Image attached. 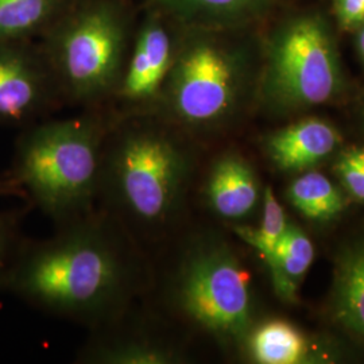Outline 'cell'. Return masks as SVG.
Instances as JSON below:
<instances>
[{"mask_svg":"<svg viewBox=\"0 0 364 364\" xmlns=\"http://www.w3.org/2000/svg\"><path fill=\"white\" fill-rule=\"evenodd\" d=\"M50 239L28 248L3 282L30 304L82 324H112L147 282L132 235L107 212L60 224Z\"/></svg>","mask_w":364,"mask_h":364,"instance_id":"obj_1","label":"cell"},{"mask_svg":"<svg viewBox=\"0 0 364 364\" xmlns=\"http://www.w3.org/2000/svg\"><path fill=\"white\" fill-rule=\"evenodd\" d=\"M193 173V151L177 134L130 129L105 139L99 198L130 234L159 236L178 219Z\"/></svg>","mask_w":364,"mask_h":364,"instance_id":"obj_2","label":"cell"},{"mask_svg":"<svg viewBox=\"0 0 364 364\" xmlns=\"http://www.w3.org/2000/svg\"><path fill=\"white\" fill-rule=\"evenodd\" d=\"M164 299L180 321L224 347H243L255 326L250 275L219 235H197L183 245L165 279Z\"/></svg>","mask_w":364,"mask_h":364,"instance_id":"obj_3","label":"cell"},{"mask_svg":"<svg viewBox=\"0 0 364 364\" xmlns=\"http://www.w3.org/2000/svg\"><path fill=\"white\" fill-rule=\"evenodd\" d=\"M348 82L338 39L324 14H289L266 39L255 100L275 117H294L338 100Z\"/></svg>","mask_w":364,"mask_h":364,"instance_id":"obj_4","label":"cell"},{"mask_svg":"<svg viewBox=\"0 0 364 364\" xmlns=\"http://www.w3.org/2000/svg\"><path fill=\"white\" fill-rule=\"evenodd\" d=\"M105 144L93 119L41 126L18 147L14 181L60 224L82 218L99 198Z\"/></svg>","mask_w":364,"mask_h":364,"instance_id":"obj_5","label":"cell"},{"mask_svg":"<svg viewBox=\"0 0 364 364\" xmlns=\"http://www.w3.org/2000/svg\"><path fill=\"white\" fill-rule=\"evenodd\" d=\"M259 66L247 49L227 39H191L173 58L162 87L165 111L186 131L224 130L255 97Z\"/></svg>","mask_w":364,"mask_h":364,"instance_id":"obj_6","label":"cell"},{"mask_svg":"<svg viewBox=\"0 0 364 364\" xmlns=\"http://www.w3.org/2000/svg\"><path fill=\"white\" fill-rule=\"evenodd\" d=\"M122 36L117 21L105 11L81 18L64 37L58 68L72 93L80 99L103 95L120 70Z\"/></svg>","mask_w":364,"mask_h":364,"instance_id":"obj_7","label":"cell"},{"mask_svg":"<svg viewBox=\"0 0 364 364\" xmlns=\"http://www.w3.org/2000/svg\"><path fill=\"white\" fill-rule=\"evenodd\" d=\"M341 142L333 124L321 117H308L267 134L262 147L277 169L306 171L332 156Z\"/></svg>","mask_w":364,"mask_h":364,"instance_id":"obj_8","label":"cell"},{"mask_svg":"<svg viewBox=\"0 0 364 364\" xmlns=\"http://www.w3.org/2000/svg\"><path fill=\"white\" fill-rule=\"evenodd\" d=\"M204 196L218 218L242 223L254 213L262 197L258 174L239 151H224L209 168Z\"/></svg>","mask_w":364,"mask_h":364,"instance_id":"obj_9","label":"cell"},{"mask_svg":"<svg viewBox=\"0 0 364 364\" xmlns=\"http://www.w3.org/2000/svg\"><path fill=\"white\" fill-rule=\"evenodd\" d=\"M328 308L335 324L364 341V231L338 250Z\"/></svg>","mask_w":364,"mask_h":364,"instance_id":"obj_10","label":"cell"},{"mask_svg":"<svg viewBox=\"0 0 364 364\" xmlns=\"http://www.w3.org/2000/svg\"><path fill=\"white\" fill-rule=\"evenodd\" d=\"M80 360L92 364H180L186 356L169 338L147 332H124L92 340Z\"/></svg>","mask_w":364,"mask_h":364,"instance_id":"obj_11","label":"cell"},{"mask_svg":"<svg viewBox=\"0 0 364 364\" xmlns=\"http://www.w3.org/2000/svg\"><path fill=\"white\" fill-rule=\"evenodd\" d=\"M246 348L252 362L259 364L324 363L332 353L313 343L297 326L282 320L255 324L248 333Z\"/></svg>","mask_w":364,"mask_h":364,"instance_id":"obj_12","label":"cell"},{"mask_svg":"<svg viewBox=\"0 0 364 364\" xmlns=\"http://www.w3.org/2000/svg\"><path fill=\"white\" fill-rule=\"evenodd\" d=\"M173 63L169 37L159 26L142 33L122 84V95L130 102H146L162 91Z\"/></svg>","mask_w":364,"mask_h":364,"instance_id":"obj_13","label":"cell"},{"mask_svg":"<svg viewBox=\"0 0 364 364\" xmlns=\"http://www.w3.org/2000/svg\"><path fill=\"white\" fill-rule=\"evenodd\" d=\"M188 23L205 28H228L258 21L275 0H156Z\"/></svg>","mask_w":364,"mask_h":364,"instance_id":"obj_14","label":"cell"},{"mask_svg":"<svg viewBox=\"0 0 364 364\" xmlns=\"http://www.w3.org/2000/svg\"><path fill=\"white\" fill-rule=\"evenodd\" d=\"M262 259L270 270L277 296L285 302H296L299 284L314 259L312 240L297 225L287 224L273 254Z\"/></svg>","mask_w":364,"mask_h":364,"instance_id":"obj_15","label":"cell"},{"mask_svg":"<svg viewBox=\"0 0 364 364\" xmlns=\"http://www.w3.org/2000/svg\"><path fill=\"white\" fill-rule=\"evenodd\" d=\"M38 75L25 60L0 53V119L21 120L38 103Z\"/></svg>","mask_w":364,"mask_h":364,"instance_id":"obj_16","label":"cell"},{"mask_svg":"<svg viewBox=\"0 0 364 364\" xmlns=\"http://www.w3.org/2000/svg\"><path fill=\"white\" fill-rule=\"evenodd\" d=\"M287 197L302 216L313 221L333 220L347 208L338 188L316 170H306L291 182Z\"/></svg>","mask_w":364,"mask_h":364,"instance_id":"obj_17","label":"cell"},{"mask_svg":"<svg viewBox=\"0 0 364 364\" xmlns=\"http://www.w3.org/2000/svg\"><path fill=\"white\" fill-rule=\"evenodd\" d=\"M287 228V216L282 205L275 198L273 189L266 186L262 195V219L258 228L243 224L235 225L236 235L248 246L258 251L260 257L273 254L279 239Z\"/></svg>","mask_w":364,"mask_h":364,"instance_id":"obj_18","label":"cell"},{"mask_svg":"<svg viewBox=\"0 0 364 364\" xmlns=\"http://www.w3.org/2000/svg\"><path fill=\"white\" fill-rule=\"evenodd\" d=\"M48 0H0V34H13L36 25L46 13Z\"/></svg>","mask_w":364,"mask_h":364,"instance_id":"obj_19","label":"cell"},{"mask_svg":"<svg viewBox=\"0 0 364 364\" xmlns=\"http://www.w3.org/2000/svg\"><path fill=\"white\" fill-rule=\"evenodd\" d=\"M333 171L343 189L364 203V144L350 146L338 153Z\"/></svg>","mask_w":364,"mask_h":364,"instance_id":"obj_20","label":"cell"},{"mask_svg":"<svg viewBox=\"0 0 364 364\" xmlns=\"http://www.w3.org/2000/svg\"><path fill=\"white\" fill-rule=\"evenodd\" d=\"M338 26L344 31H355L364 23V0H332Z\"/></svg>","mask_w":364,"mask_h":364,"instance_id":"obj_21","label":"cell"},{"mask_svg":"<svg viewBox=\"0 0 364 364\" xmlns=\"http://www.w3.org/2000/svg\"><path fill=\"white\" fill-rule=\"evenodd\" d=\"M15 240V225L13 219L0 213V279L7 272L9 260Z\"/></svg>","mask_w":364,"mask_h":364,"instance_id":"obj_22","label":"cell"},{"mask_svg":"<svg viewBox=\"0 0 364 364\" xmlns=\"http://www.w3.org/2000/svg\"><path fill=\"white\" fill-rule=\"evenodd\" d=\"M25 195L14 180H0V196Z\"/></svg>","mask_w":364,"mask_h":364,"instance_id":"obj_23","label":"cell"},{"mask_svg":"<svg viewBox=\"0 0 364 364\" xmlns=\"http://www.w3.org/2000/svg\"><path fill=\"white\" fill-rule=\"evenodd\" d=\"M355 48H356V53L358 57L360 60V63L364 66V23L360 27H358L355 31Z\"/></svg>","mask_w":364,"mask_h":364,"instance_id":"obj_24","label":"cell"},{"mask_svg":"<svg viewBox=\"0 0 364 364\" xmlns=\"http://www.w3.org/2000/svg\"><path fill=\"white\" fill-rule=\"evenodd\" d=\"M358 117H359V122L364 130V93L360 96V100L358 105Z\"/></svg>","mask_w":364,"mask_h":364,"instance_id":"obj_25","label":"cell"}]
</instances>
